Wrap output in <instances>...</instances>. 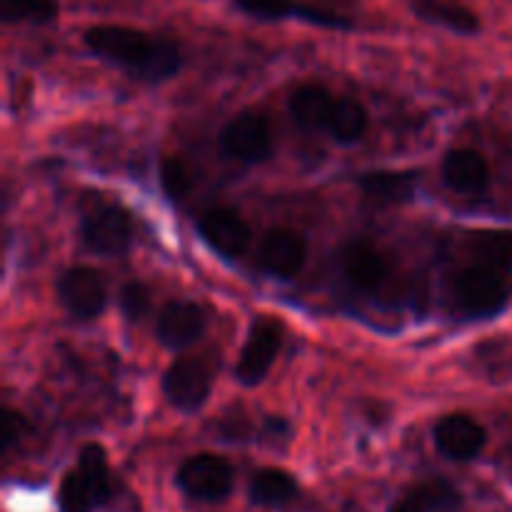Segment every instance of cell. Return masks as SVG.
Masks as SVG:
<instances>
[{
  "label": "cell",
  "mask_w": 512,
  "mask_h": 512,
  "mask_svg": "<svg viewBox=\"0 0 512 512\" xmlns=\"http://www.w3.org/2000/svg\"><path fill=\"white\" fill-rule=\"evenodd\" d=\"M160 180L170 198H185L195 185V170L183 155H168L160 165Z\"/></svg>",
  "instance_id": "obj_25"
},
{
  "label": "cell",
  "mask_w": 512,
  "mask_h": 512,
  "mask_svg": "<svg viewBox=\"0 0 512 512\" xmlns=\"http://www.w3.org/2000/svg\"><path fill=\"white\" fill-rule=\"evenodd\" d=\"M443 178L453 190L478 195L490 183V165L483 153L473 148H455L443 160Z\"/></svg>",
  "instance_id": "obj_16"
},
{
  "label": "cell",
  "mask_w": 512,
  "mask_h": 512,
  "mask_svg": "<svg viewBox=\"0 0 512 512\" xmlns=\"http://www.w3.org/2000/svg\"><path fill=\"white\" fill-rule=\"evenodd\" d=\"M308 260V243L293 228H273L260 243V265L280 280H293Z\"/></svg>",
  "instance_id": "obj_10"
},
{
  "label": "cell",
  "mask_w": 512,
  "mask_h": 512,
  "mask_svg": "<svg viewBox=\"0 0 512 512\" xmlns=\"http://www.w3.org/2000/svg\"><path fill=\"white\" fill-rule=\"evenodd\" d=\"M233 465L215 453H198L178 470V485L185 495L205 503H218L233 490Z\"/></svg>",
  "instance_id": "obj_4"
},
{
  "label": "cell",
  "mask_w": 512,
  "mask_h": 512,
  "mask_svg": "<svg viewBox=\"0 0 512 512\" xmlns=\"http://www.w3.org/2000/svg\"><path fill=\"white\" fill-rule=\"evenodd\" d=\"M460 503L458 490L445 480H425L395 500L390 512H445Z\"/></svg>",
  "instance_id": "obj_18"
},
{
  "label": "cell",
  "mask_w": 512,
  "mask_h": 512,
  "mask_svg": "<svg viewBox=\"0 0 512 512\" xmlns=\"http://www.w3.org/2000/svg\"><path fill=\"white\" fill-rule=\"evenodd\" d=\"M335 98L328 93V88L320 83H305L290 98V110L293 118L298 120L303 128H328L330 113H333Z\"/></svg>",
  "instance_id": "obj_19"
},
{
  "label": "cell",
  "mask_w": 512,
  "mask_h": 512,
  "mask_svg": "<svg viewBox=\"0 0 512 512\" xmlns=\"http://www.w3.org/2000/svg\"><path fill=\"white\" fill-rule=\"evenodd\" d=\"M233 3L243 13L260 20L300 18L313 25H323V28H350V20H345L343 15L320 8V5L305 3V0H233Z\"/></svg>",
  "instance_id": "obj_13"
},
{
  "label": "cell",
  "mask_w": 512,
  "mask_h": 512,
  "mask_svg": "<svg viewBox=\"0 0 512 512\" xmlns=\"http://www.w3.org/2000/svg\"><path fill=\"white\" fill-rule=\"evenodd\" d=\"M210 385H213V373L208 363L203 358L188 355V358H178L165 370L163 393L175 408L193 413L208 400Z\"/></svg>",
  "instance_id": "obj_6"
},
{
  "label": "cell",
  "mask_w": 512,
  "mask_h": 512,
  "mask_svg": "<svg viewBox=\"0 0 512 512\" xmlns=\"http://www.w3.org/2000/svg\"><path fill=\"white\" fill-rule=\"evenodd\" d=\"M340 268H343L345 278L355 285V288L365 290V293H375L383 288L385 280L390 275V260L385 258L383 250L373 245L370 240H350L343 250H340Z\"/></svg>",
  "instance_id": "obj_12"
},
{
  "label": "cell",
  "mask_w": 512,
  "mask_h": 512,
  "mask_svg": "<svg viewBox=\"0 0 512 512\" xmlns=\"http://www.w3.org/2000/svg\"><path fill=\"white\" fill-rule=\"evenodd\" d=\"M485 428L470 415H445L435 425V445L450 460H473L485 448Z\"/></svg>",
  "instance_id": "obj_15"
},
{
  "label": "cell",
  "mask_w": 512,
  "mask_h": 512,
  "mask_svg": "<svg viewBox=\"0 0 512 512\" xmlns=\"http://www.w3.org/2000/svg\"><path fill=\"white\" fill-rule=\"evenodd\" d=\"M368 110L363 103L353 98H335L333 113H330L328 130L338 143H355L368 133Z\"/></svg>",
  "instance_id": "obj_21"
},
{
  "label": "cell",
  "mask_w": 512,
  "mask_h": 512,
  "mask_svg": "<svg viewBox=\"0 0 512 512\" xmlns=\"http://www.w3.org/2000/svg\"><path fill=\"white\" fill-rule=\"evenodd\" d=\"M198 230L205 243L228 258H238L250 248V225L233 208H210L200 215Z\"/></svg>",
  "instance_id": "obj_11"
},
{
  "label": "cell",
  "mask_w": 512,
  "mask_h": 512,
  "mask_svg": "<svg viewBox=\"0 0 512 512\" xmlns=\"http://www.w3.org/2000/svg\"><path fill=\"white\" fill-rule=\"evenodd\" d=\"M133 238L130 215L118 205H100L83 220V240L90 250L103 255L123 253Z\"/></svg>",
  "instance_id": "obj_9"
},
{
  "label": "cell",
  "mask_w": 512,
  "mask_h": 512,
  "mask_svg": "<svg viewBox=\"0 0 512 512\" xmlns=\"http://www.w3.org/2000/svg\"><path fill=\"white\" fill-rule=\"evenodd\" d=\"M113 493L108 458L100 445H83L78 463L68 470L60 483L58 503L63 512H90L95 505H103Z\"/></svg>",
  "instance_id": "obj_3"
},
{
  "label": "cell",
  "mask_w": 512,
  "mask_h": 512,
  "mask_svg": "<svg viewBox=\"0 0 512 512\" xmlns=\"http://www.w3.org/2000/svg\"><path fill=\"white\" fill-rule=\"evenodd\" d=\"M58 295L65 308L80 320L98 318L105 310V303H108L103 275L93 268H85V265L70 268L60 275Z\"/></svg>",
  "instance_id": "obj_7"
},
{
  "label": "cell",
  "mask_w": 512,
  "mask_h": 512,
  "mask_svg": "<svg viewBox=\"0 0 512 512\" xmlns=\"http://www.w3.org/2000/svg\"><path fill=\"white\" fill-rule=\"evenodd\" d=\"M283 345V333L275 320H255L250 328L248 340H245L243 350H240L238 360V380L243 385H258L273 368L278 350Z\"/></svg>",
  "instance_id": "obj_8"
},
{
  "label": "cell",
  "mask_w": 512,
  "mask_h": 512,
  "mask_svg": "<svg viewBox=\"0 0 512 512\" xmlns=\"http://www.w3.org/2000/svg\"><path fill=\"white\" fill-rule=\"evenodd\" d=\"M120 308L128 320H143L150 310V290L143 283H128L120 293Z\"/></svg>",
  "instance_id": "obj_26"
},
{
  "label": "cell",
  "mask_w": 512,
  "mask_h": 512,
  "mask_svg": "<svg viewBox=\"0 0 512 512\" xmlns=\"http://www.w3.org/2000/svg\"><path fill=\"white\" fill-rule=\"evenodd\" d=\"M85 45L143 80H165L180 68V50L173 40L130 25H93L85 30Z\"/></svg>",
  "instance_id": "obj_1"
},
{
  "label": "cell",
  "mask_w": 512,
  "mask_h": 512,
  "mask_svg": "<svg viewBox=\"0 0 512 512\" xmlns=\"http://www.w3.org/2000/svg\"><path fill=\"white\" fill-rule=\"evenodd\" d=\"M473 258V255H470ZM512 273L493 263L473 258L450 278V298L463 315L485 318L508 303Z\"/></svg>",
  "instance_id": "obj_2"
},
{
  "label": "cell",
  "mask_w": 512,
  "mask_h": 512,
  "mask_svg": "<svg viewBox=\"0 0 512 512\" xmlns=\"http://www.w3.org/2000/svg\"><path fill=\"white\" fill-rule=\"evenodd\" d=\"M23 423L20 420V415L15 413H5V420H3V448H10V443H13L15 438H18V425Z\"/></svg>",
  "instance_id": "obj_27"
},
{
  "label": "cell",
  "mask_w": 512,
  "mask_h": 512,
  "mask_svg": "<svg viewBox=\"0 0 512 512\" xmlns=\"http://www.w3.org/2000/svg\"><path fill=\"white\" fill-rule=\"evenodd\" d=\"M360 190L368 200L375 205H400L408 203L415 195V180L413 173H398V170H375V173H365L358 180Z\"/></svg>",
  "instance_id": "obj_17"
},
{
  "label": "cell",
  "mask_w": 512,
  "mask_h": 512,
  "mask_svg": "<svg viewBox=\"0 0 512 512\" xmlns=\"http://www.w3.org/2000/svg\"><path fill=\"white\" fill-rule=\"evenodd\" d=\"M250 498L258 505L280 508L298 498V483L280 468H263L250 478Z\"/></svg>",
  "instance_id": "obj_20"
},
{
  "label": "cell",
  "mask_w": 512,
  "mask_h": 512,
  "mask_svg": "<svg viewBox=\"0 0 512 512\" xmlns=\"http://www.w3.org/2000/svg\"><path fill=\"white\" fill-rule=\"evenodd\" d=\"M220 140H223V148L243 163H263L273 155L275 148L273 125L268 115L258 110H243L235 115L223 128Z\"/></svg>",
  "instance_id": "obj_5"
},
{
  "label": "cell",
  "mask_w": 512,
  "mask_h": 512,
  "mask_svg": "<svg viewBox=\"0 0 512 512\" xmlns=\"http://www.w3.org/2000/svg\"><path fill=\"white\" fill-rule=\"evenodd\" d=\"M5 23H50L58 15V0H0Z\"/></svg>",
  "instance_id": "obj_24"
},
{
  "label": "cell",
  "mask_w": 512,
  "mask_h": 512,
  "mask_svg": "<svg viewBox=\"0 0 512 512\" xmlns=\"http://www.w3.org/2000/svg\"><path fill=\"white\" fill-rule=\"evenodd\" d=\"M468 248L473 258L493 263L512 273V233H508V230H483V233H473L468 240Z\"/></svg>",
  "instance_id": "obj_23"
},
{
  "label": "cell",
  "mask_w": 512,
  "mask_h": 512,
  "mask_svg": "<svg viewBox=\"0 0 512 512\" xmlns=\"http://www.w3.org/2000/svg\"><path fill=\"white\" fill-rule=\"evenodd\" d=\"M205 325L208 318L200 305L190 300H170L158 315V338L168 348H188L205 333Z\"/></svg>",
  "instance_id": "obj_14"
},
{
  "label": "cell",
  "mask_w": 512,
  "mask_h": 512,
  "mask_svg": "<svg viewBox=\"0 0 512 512\" xmlns=\"http://www.w3.org/2000/svg\"><path fill=\"white\" fill-rule=\"evenodd\" d=\"M415 10L423 15L425 20L445 25L458 33H475L480 28L478 15L470 8L458 3H445V0H415Z\"/></svg>",
  "instance_id": "obj_22"
}]
</instances>
